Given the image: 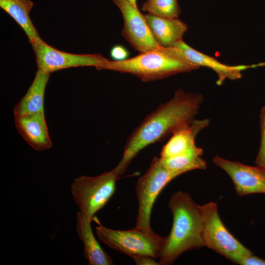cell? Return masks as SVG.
<instances>
[{
	"mask_svg": "<svg viewBox=\"0 0 265 265\" xmlns=\"http://www.w3.org/2000/svg\"><path fill=\"white\" fill-rule=\"evenodd\" d=\"M203 102L201 94L179 89L170 100L147 116L127 140L122 159L113 169L117 176L126 171L142 150L190 124Z\"/></svg>",
	"mask_w": 265,
	"mask_h": 265,
	"instance_id": "6da1fadb",
	"label": "cell"
},
{
	"mask_svg": "<svg viewBox=\"0 0 265 265\" xmlns=\"http://www.w3.org/2000/svg\"><path fill=\"white\" fill-rule=\"evenodd\" d=\"M168 207L173 224L169 234L164 237L159 258L160 265H171L183 253L204 246L200 205L188 193L179 191L172 195Z\"/></svg>",
	"mask_w": 265,
	"mask_h": 265,
	"instance_id": "7a4b0ae2",
	"label": "cell"
},
{
	"mask_svg": "<svg viewBox=\"0 0 265 265\" xmlns=\"http://www.w3.org/2000/svg\"><path fill=\"white\" fill-rule=\"evenodd\" d=\"M96 68L132 74L148 82L199 68L184 58L174 47H161L122 61L107 60Z\"/></svg>",
	"mask_w": 265,
	"mask_h": 265,
	"instance_id": "3957f363",
	"label": "cell"
},
{
	"mask_svg": "<svg viewBox=\"0 0 265 265\" xmlns=\"http://www.w3.org/2000/svg\"><path fill=\"white\" fill-rule=\"evenodd\" d=\"M183 174L170 171L154 157L146 173L137 181L135 191L138 203L135 227L148 234H154L150 217L154 204L162 189L173 179Z\"/></svg>",
	"mask_w": 265,
	"mask_h": 265,
	"instance_id": "277c9868",
	"label": "cell"
},
{
	"mask_svg": "<svg viewBox=\"0 0 265 265\" xmlns=\"http://www.w3.org/2000/svg\"><path fill=\"white\" fill-rule=\"evenodd\" d=\"M93 220L98 224L95 228L98 237L110 248L131 257L148 255L159 258L164 237L155 233L148 234L136 227L128 230L112 229L103 225L95 216Z\"/></svg>",
	"mask_w": 265,
	"mask_h": 265,
	"instance_id": "5b68a950",
	"label": "cell"
},
{
	"mask_svg": "<svg viewBox=\"0 0 265 265\" xmlns=\"http://www.w3.org/2000/svg\"><path fill=\"white\" fill-rule=\"evenodd\" d=\"M203 220L204 246L213 250L235 264L240 265L253 254L228 230L218 213L217 204L211 202L200 206Z\"/></svg>",
	"mask_w": 265,
	"mask_h": 265,
	"instance_id": "8992f818",
	"label": "cell"
},
{
	"mask_svg": "<svg viewBox=\"0 0 265 265\" xmlns=\"http://www.w3.org/2000/svg\"><path fill=\"white\" fill-rule=\"evenodd\" d=\"M118 176L112 169L94 177L80 176L73 182L70 189L80 212L90 221L113 195Z\"/></svg>",
	"mask_w": 265,
	"mask_h": 265,
	"instance_id": "52a82bcc",
	"label": "cell"
},
{
	"mask_svg": "<svg viewBox=\"0 0 265 265\" xmlns=\"http://www.w3.org/2000/svg\"><path fill=\"white\" fill-rule=\"evenodd\" d=\"M121 11L124 26L122 35L133 48L140 53L159 50L144 17L129 0H112Z\"/></svg>",
	"mask_w": 265,
	"mask_h": 265,
	"instance_id": "ba28073f",
	"label": "cell"
},
{
	"mask_svg": "<svg viewBox=\"0 0 265 265\" xmlns=\"http://www.w3.org/2000/svg\"><path fill=\"white\" fill-rule=\"evenodd\" d=\"M38 69L51 73L71 67H97L108 59L99 54H74L59 51L41 39L33 50Z\"/></svg>",
	"mask_w": 265,
	"mask_h": 265,
	"instance_id": "9c48e42d",
	"label": "cell"
},
{
	"mask_svg": "<svg viewBox=\"0 0 265 265\" xmlns=\"http://www.w3.org/2000/svg\"><path fill=\"white\" fill-rule=\"evenodd\" d=\"M213 162L232 179L237 194L243 196L254 193L265 194V168L252 166L215 156Z\"/></svg>",
	"mask_w": 265,
	"mask_h": 265,
	"instance_id": "30bf717a",
	"label": "cell"
},
{
	"mask_svg": "<svg viewBox=\"0 0 265 265\" xmlns=\"http://www.w3.org/2000/svg\"><path fill=\"white\" fill-rule=\"evenodd\" d=\"M174 47L184 58L191 64L198 68L203 66L213 70L218 76L216 83L218 85H221L227 79L235 80L240 79L241 77V72L246 69L259 67V64L236 66L223 64L215 58L190 47L183 40L177 42Z\"/></svg>",
	"mask_w": 265,
	"mask_h": 265,
	"instance_id": "8fae6325",
	"label": "cell"
},
{
	"mask_svg": "<svg viewBox=\"0 0 265 265\" xmlns=\"http://www.w3.org/2000/svg\"><path fill=\"white\" fill-rule=\"evenodd\" d=\"M16 129L34 149L41 151L52 146L44 112L14 116Z\"/></svg>",
	"mask_w": 265,
	"mask_h": 265,
	"instance_id": "7c38bea8",
	"label": "cell"
},
{
	"mask_svg": "<svg viewBox=\"0 0 265 265\" xmlns=\"http://www.w3.org/2000/svg\"><path fill=\"white\" fill-rule=\"evenodd\" d=\"M144 16L155 39L161 47H174L183 40L187 30L186 24L178 18H163L149 13Z\"/></svg>",
	"mask_w": 265,
	"mask_h": 265,
	"instance_id": "4fadbf2b",
	"label": "cell"
},
{
	"mask_svg": "<svg viewBox=\"0 0 265 265\" xmlns=\"http://www.w3.org/2000/svg\"><path fill=\"white\" fill-rule=\"evenodd\" d=\"M76 230L83 244L84 256L89 265H112L110 257L103 249L95 238L90 221L79 211L76 213Z\"/></svg>",
	"mask_w": 265,
	"mask_h": 265,
	"instance_id": "5bb4252c",
	"label": "cell"
},
{
	"mask_svg": "<svg viewBox=\"0 0 265 265\" xmlns=\"http://www.w3.org/2000/svg\"><path fill=\"white\" fill-rule=\"evenodd\" d=\"M50 75L37 70L26 94L14 107V116L44 112V96Z\"/></svg>",
	"mask_w": 265,
	"mask_h": 265,
	"instance_id": "9a60e30c",
	"label": "cell"
},
{
	"mask_svg": "<svg viewBox=\"0 0 265 265\" xmlns=\"http://www.w3.org/2000/svg\"><path fill=\"white\" fill-rule=\"evenodd\" d=\"M210 120L194 119L188 125L174 132L162 147L159 158L161 159L177 155L195 145L198 133L209 126Z\"/></svg>",
	"mask_w": 265,
	"mask_h": 265,
	"instance_id": "2e32d148",
	"label": "cell"
},
{
	"mask_svg": "<svg viewBox=\"0 0 265 265\" xmlns=\"http://www.w3.org/2000/svg\"><path fill=\"white\" fill-rule=\"evenodd\" d=\"M30 0H0V7L21 26L34 50L42 39L30 17L33 6Z\"/></svg>",
	"mask_w": 265,
	"mask_h": 265,
	"instance_id": "e0dca14e",
	"label": "cell"
},
{
	"mask_svg": "<svg viewBox=\"0 0 265 265\" xmlns=\"http://www.w3.org/2000/svg\"><path fill=\"white\" fill-rule=\"evenodd\" d=\"M203 154V149L194 145L177 155L163 159H159L166 169L185 173L193 170L206 169V162L201 158Z\"/></svg>",
	"mask_w": 265,
	"mask_h": 265,
	"instance_id": "ac0fdd59",
	"label": "cell"
},
{
	"mask_svg": "<svg viewBox=\"0 0 265 265\" xmlns=\"http://www.w3.org/2000/svg\"><path fill=\"white\" fill-rule=\"evenodd\" d=\"M141 9L149 14L167 18H178L181 13L177 0H146Z\"/></svg>",
	"mask_w": 265,
	"mask_h": 265,
	"instance_id": "d6986e66",
	"label": "cell"
},
{
	"mask_svg": "<svg viewBox=\"0 0 265 265\" xmlns=\"http://www.w3.org/2000/svg\"><path fill=\"white\" fill-rule=\"evenodd\" d=\"M260 117L261 141L259 150L255 159V163L257 165L265 168V106L262 108Z\"/></svg>",
	"mask_w": 265,
	"mask_h": 265,
	"instance_id": "ffe728a7",
	"label": "cell"
},
{
	"mask_svg": "<svg viewBox=\"0 0 265 265\" xmlns=\"http://www.w3.org/2000/svg\"><path fill=\"white\" fill-rule=\"evenodd\" d=\"M110 54L114 61H122L128 59L130 52L124 46L115 45L110 50Z\"/></svg>",
	"mask_w": 265,
	"mask_h": 265,
	"instance_id": "44dd1931",
	"label": "cell"
},
{
	"mask_svg": "<svg viewBox=\"0 0 265 265\" xmlns=\"http://www.w3.org/2000/svg\"><path fill=\"white\" fill-rule=\"evenodd\" d=\"M137 265H159L156 259L148 255H136L132 257Z\"/></svg>",
	"mask_w": 265,
	"mask_h": 265,
	"instance_id": "7402d4cb",
	"label": "cell"
},
{
	"mask_svg": "<svg viewBox=\"0 0 265 265\" xmlns=\"http://www.w3.org/2000/svg\"><path fill=\"white\" fill-rule=\"evenodd\" d=\"M240 265H265V259L253 254L245 257L241 262Z\"/></svg>",
	"mask_w": 265,
	"mask_h": 265,
	"instance_id": "603a6c76",
	"label": "cell"
},
{
	"mask_svg": "<svg viewBox=\"0 0 265 265\" xmlns=\"http://www.w3.org/2000/svg\"><path fill=\"white\" fill-rule=\"evenodd\" d=\"M130 2L136 8L137 7V0H129Z\"/></svg>",
	"mask_w": 265,
	"mask_h": 265,
	"instance_id": "cb8c5ba5",
	"label": "cell"
},
{
	"mask_svg": "<svg viewBox=\"0 0 265 265\" xmlns=\"http://www.w3.org/2000/svg\"></svg>",
	"mask_w": 265,
	"mask_h": 265,
	"instance_id": "d4e9b609",
	"label": "cell"
}]
</instances>
